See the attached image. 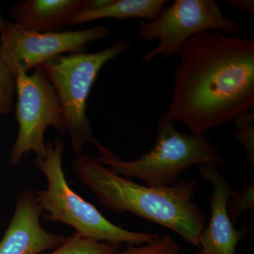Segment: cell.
Instances as JSON below:
<instances>
[{"mask_svg": "<svg viewBox=\"0 0 254 254\" xmlns=\"http://www.w3.org/2000/svg\"><path fill=\"white\" fill-rule=\"evenodd\" d=\"M168 113L205 136L254 105V41L204 31L185 43Z\"/></svg>", "mask_w": 254, "mask_h": 254, "instance_id": "1", "label": "cell"}, {"mask_svg": "<svg viewBox=\"0 0 254 254\" xmlns=\"http://www.w3.org/2000/svg\"><path fill=\"white\" fill-rule=\"evenodd\" d=\"M72 170L105 208L155 222L198 248L208 217L193 202L198 190L195 180L186 179L165 187L141 185L82 154L73 161Z\"/></svg>", "mask_w": 254, "mask_h": 254, "instance_id": "2", "label": "cell"}, {"mask_svg": "<svg viewBox=\"0 0 254 254\" xmlns=\"http://www.w3.org/2000/svg\"><path fill=\"white\" fill-rule=\"evenodd\" d=\"M98 150L96 160L114 173L154 187L173 186L184 171L194 165L220 168L226 163L218 147L206 136L177 131L168 111L159 116L154 144L139 158L121 160L103 145Z\"/></svg>", "mask_w": 254, "mask_h": 254, "instance_id": "3", "label": "cell"}, {"mask_svg": "<svg viewBox=\"0 0 254 254\" xmlns=\"http://www.w3.org/2000/svg\"><path fill=\"white\" fill-rule=\"evenodd\" d=\"M64 148L61 138L46 142V155L36 157L34 165L46 177V190H35L47 221L60 222L82 236L111 245H141L155 240L156 234L131 231L115 225L96 207L83 199L68 185L63 168Z\"/></svg>", "mask_w": 254, "mask_h": 254, "instance_id": "4", "label": "cell"}, {"mask_svg": "<svg viewBox=\"0 0 254 254\" xmlns=\"http://www.w3.org/2000/svg\"><path fill=\"white\" fill-rule=\"evenodd\" d=\"M129 46L128 41L120 40L98 53L60 55L42 65L56 91L71 149L76 154H81L88 143L97 148L101 145L87 117V100L102 67Z\"/></svg>", "mask_w": 254, "mask_h": 254, "instance_id": "5", "label": "cell"}, {"mask_svg": "<svg viewBox=\"0 0 254 254\" xmlns=\"http://www.w3.org/2000/svg\"><path fill=\"white\" fill-rule=\"evenodd\" d=\"M204 31L237 35L240 23L227 18L213 0H176L164 7L153 21H141L137 33L143 41L158 40V46L145 53L143 62L150 63L162 57L168 59L180 55L185 43Z\"/></svg>", "mask_w": 254, "mask_h": 254, "instance_id": "6", "label": "cell"}, {"mask_svg": "<svg viewBox=\"0 0 254 254\" xmlns=\"http://www.w3.org/2000/svg\"><path fill=\"white\" fill-rule=\"evenodd\" d=\"M16 92L18 135L10 157V163L14 165L30 152L36 157L45 156L44 135L48 127H54L60 133L66 131L58 95L43 66L35 68L31 74L16 73Z\"/></svg>", "mask_w": 254, "mask_h": 254, "instance_id": "7", "label": "cell"}, {"mask_svg": "<svg viewBox=\"0 0 254 254\" xmlns=\"http://www.w3.org/2000/svg\"><path fill=\"white\" fill-rule=\"evenodd\" d=\"M109 35L103 26L73 31H28L5 21L0 14V51L15 74L28 73L65 53H82L88 43Z\"/></svg>", "mask_w": 254, "mask_h": 254, "instance_id": "8", "label": "cell"}, {"mask_svg": "<svg viewBox=\"0 0 254 254\" xmlns=\"http://www.w3.org/2000/svg\"><path fill=\"white\" fill-rule=\"evenodd\" d=\"M198 170L201 179L213 187V192L210 198V220L200 234L196 254H236L237 245L250 233L251 228L242 226L237 230L229 217L227 203L234 190L218 167L200 165Z\"/></svg>", "mask_w": 254, "mask_h": 254, "instance_id": "9", "label": "cell"}, {"mask_svg": "<svg viewBox=\"0 0 254 254\" xmlns=\"http://www.w3.org/2000/svg\"><path fill=\"white\" fill-rule=\"evenodd\" d=\"M43 213L35 191L20 193L14 215L0 241V254H39L63 245L68 237L47 232L41 224Z\"/></svg>", "mask_w": 254, "mask_h": 254, "instance_id": "10", "label": "cell"}, {"mask_svg": "<svg viewBox=\"0 0 254 254\" xmlns=\"http://www.w3.org/2000/svg\"><path fill=\"white\" fill-rule=\"evenodd\" d=\"M83 0H26L10 9L15 24L28 31H55L82 9Z\"/></svg>", "mask_w": 254, "mask_h": 254, "instance_id": "11", "label": "cell"}, {"mask_svg": "<svg viewBox=\"0 0 254 254\" xmlns=\"http://www.w3.org/2000/svg\"><path fill=\"white\" fill-rule=\"evenodd\" d=\"M168 2L166 0H112L109 4L100 9L78 10L70 18L66 26H75L102 18L125 20L138 18L153 21Z\"/></svg>", "mask_w": 254, "mask_h": 254, "instance_id": "12", "label": "cell"}, {"mask_svg": "<svg viewBox=\"0 0 254 254\" xmlns=\"http://www.w3.org/2000/svg\"><path fill=\"white\" fill-rule=\"evenodd\" d=\"M120 247L91 240L75 232L63 245L48 254H114Z\"/></svg>", "mask_w": 254, "mask_h": 254, "instance_id": "13", "label": "cell"}, {"mask_svg": "<svg viewBox=\"0 0 254 254\" xmlns=\"http://www.w3.org/2000/svg\"><path fill=\"white\" fill-rule=\"evenodd\" d=\"M16 91V74L0 51V115L11 111Z\"/></svg>", "mask_w": 254, "mask_h": 254, "instance_id": "14", "label": "cell"}, {"mask_svg": "<svg viewBox=\"0 0 254 254\" xmlns=\"http://www.w3.org/2000/svg\"><path fill=\"white\" fill-rule=\"evenodd\" d=\"M237 130L234 137L245 148L247 160L251 165H254V113L247 111L241 114L234 120Z\"/></svg>", "mask_w": 254, "mask_h": 254, "instance_id": "15", "label": "cell"}, {"mask_svg": "<svg viewBox=\"0 0 254 254\" xmlns=\"http://www.w3.org/2000/svg\"><path fill=\"white\" fill-rule=\"evenodd\" d=\"M178 244L168 235L159 236L155 240L141 245H127L125 250H119L114 254H180Z\"/></svg>", "mask_w": 254, "mask_h": 254, "instance_id": "16", "label": "cell"}, {"mask_svg": "<svg viewBox=\"0 0 254 254\" xmlns=\"http://www.w3.org/2000/svg\"><path fill=\"white\" fill-rule=\"evenodd\" d=\"M254 208V183L250 182L237 190H233L227 200V210L230 220L236 224L239 218Z\"/></svg>", "mask_w": 254, "mask_h": 254, "instance_id": "17", "label": "cell"}, {"mask_svg": "<svg viewBox=\"0 0 254 254\" xmlns=\"http://www.w3.org/2000/svg\"><path fill=\"white\" fill-rule=\"evenodd\" d=\"M225 1L232 7L242 10L252 16L254 14V0H227Z\"/></svg>", "mask_w": 254, "mask_h": 254, "instance_id": "18", "label": "cell"}]
</instances>
